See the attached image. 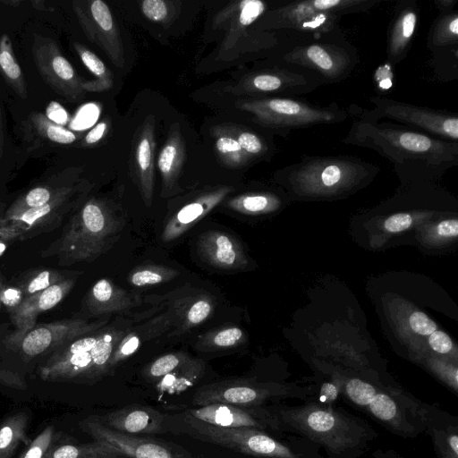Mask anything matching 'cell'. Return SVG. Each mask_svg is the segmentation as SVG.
Returning <instances> with one entry per match:
<instances>
[{
    "label": "cell",
    "mask_w": 458,
    "mask_h": 458,
    "mask_svg": "<svg viewBox=\"0 0 458 458\" xmlns=\"http://www.w3.org/2000/svg\"><path fill=\"white\" fill-rule=\"evenodd\" d=\"M369 148L387 159L406 180H429L458 165V142L412 130L392 121L356 120L342 140Z\"/></svg>",
    "instance_id": "1"
},
{
    "label": "cell",
    "mask_w": 458,
    "mask_h": 458,
    "mask_svg": "<svg viewBox=\"0 0 458 458\" xmlns=\"http://www.w3.org/2000/svg\"><path fill=\"white\" fill-rule=\"evenodd\" d=\"M268 408L276 415L283 432L318 445L327 458H360L378 437L362 418L339 407L321 405L313 397L300 405L274 403Z\"/></svg>",
    "instance_id": "2"
},
{
    "label": "cell",
    "mask_w": 458,
    "mask_h": 458,
    "mask_svg": "<svg viewBox=\"0 0 458 458\" xmlns=\"http://www.w3.org/2000/svg\"><path fill=\"white\" fill-rule=\"evenodd\" d=\"M165 425H175L167 431L176 429L200 441L257 458H325L318 445L293 434L278 437L258 428L219 427L184 412L165 414Z\"/></svg>",
    "instance_id": "3"
},
{
    "label": "cell",
    "mask_w": 458,
    "mask_h": 458,
    "mask_svg": "<svg viewBox=\"0 0 458 458\" xmlns=\"http://www.w3.org/2000/svg\"><path fill=\"white\" fill-rule=\"evenodd\" d=\"M123 223L105 199L92 198L75 210L61 236L42 252L60 266L90 262L118 240Z\"/></svg>",
    "instance_id": "4"
},
{
    "label": "cell",
    "mask_w": 458,
    "mask_h": 458,
    "mask_svg": "<svg viewBox=\"0 0 458 458\" xmlns=\"http://www.w3.org/2000/svg\"><path fill=\"white\" fill-rule=\"evenodd\" d=\"M126 334V330L106 327L59 347L40 366V378L47 382L95 383L111 371V356Z\"/></svg>",
    "instance_id": "5"
},
{
    "label": "cell",
    "mask_w": 458,
    "mask_h": 458,
    "mask_svg": "<svg viewBox=\"0 0 458 458\" xmlns=\"http://www.w3.org/2000/svg\"><path fill=\"white\" fill-rule=\"evenodd\" d=\"M378 172L377 165L353 156H304L275 176L294 191L322 194L352 190L369 182Z\"/></svg>",
    "instance_id": "6"
},
{
    "label": "cell",
    "mask_w": 458,
    "mask_h": 458,
    "mask_svg": "<svg viewBox=\"0 0 458 458\" xmlns=\"http://www.w3.org/2000/svg\"><path fill=\"white\" fill-rule=\"evenodd\" d=\"M345 399L389 432L414 438L423 428L419 420L422 402L396 387H383L360 377L341 376Z\"/></svg>",
    "instance_id": "7"
},
{
    "label": "cell",
    "mask_w": 458,
    "mask_h": 458,
    "mask_svg": "<svg viewBox=\"0 0 458 458\" xmlns=\"http://www.w3.org/2000/svg\"><path fill=\"white\" fill-rule=\"evenodd\" d=\"M236 106L256 124L283 137L293 130L340 123L353 114L352 107L346 109L336 102L322 106L296 97L248 98Z\"/></svg>",
    "instance_id": "8"
},
{
    "label": "cell",
    "mask_w": 458,
    "mask_h": 458,
    "mask_svg": "<svg viewBox=\"0 0 458 458\" xmlns=\"http://www.w3.org/2000/svg\"><path fill=\"white\" fill-rule=\"evenodd\" d=\"M275 59L315 72L324 85L346 80L360 63L358 50L341 30L318 38H301L278 50Z\"/></svg>",
    "instance_id": "9"
},
{
    "label": "cell",
    "mask_w": 458,
    "mask_h": 458,
    "mask_svg": "<svg viewBox=\"0 0 458 458\" xmlns=\"http://www.w3.org/2000/svg\"><path fill=\"white\" fill-rule=\"evenodd\" d=\"M371 109H360L359 119L377 123L384 119L442 140L458 142V115L442 110L376 96L369 98Z\"/></svg>",
    "instance_id": "10"
},
{
    "label": "cell",
    "mask_w": 458,
    "mask_h": 458,
    "mask_svg": "<svg viewBox=\"0 0 458 458\" xmlns=\"http://www.w3.org/2000/svg\"><path fill=\"white\" fill-rule=\"evenodd\" d=\"M308 388L259 383L250 379H230L210 383L199 387L192 397V404L201 407L212 403L242 406H264L267 402L284 399L312 398Z\"/></svg>",
    "instance_id": "11"
},
{
    "label": "cell",
    "mask_w": 458,
    "mask_h": 458,
    "mask_svg": "<svg viewBox=\"0 0 458 458\" xmlns=\"http://www.w3.org/2000/svg\"><path fill=\"white\" fill-rule=\"evenodd\" d=\"M324 85L315 72L275 59L274 63L245 75L232 92L250 98L297 97Z\"/></svg>",
    "instance_id": "12"
},
{
    "label": "cell",
    "mask_w": 458,
    "mask_h": 458,
    "mask_svg": "<svg viewBox=\"0 0 458 458\" xmlns=\"http://www.w3.org/2000/svg\"><path fill=\"white\" fill-rule=\"evenodd\" d=\"M84 188L81 183L67 184L47 203L9 218H0V237L23 241L55 229L79 206Z\"/></svg>",
    "instance_id": "13"
},
{
    "label": "cell",
    "mask_w": 458,
    "mask_h": 458,
    "mask_svg": "<svg viewBox=\"0 0 458 458\" xmlns=\"http://www.w3.org/2000/svg\"><path fill=\"white\" fill-rule=\"evenodd\" d=\"M341 16L320 11L314 0L291 2L267 11L258 27L264 30H280L302 38H318L341 30Z\"/></svg>",
    "instance_id": "14"
},
{
    "label": "cell",
    "mask_w": 458,
    "mask_h": 458,
    "mask_svg": "<svg viewBox=\"0 0 458 458\" xmlns=\"http://www.w3.org/2000/svg\"><path fill=\"white\" fill-rule=\"evenodd\" d=\"M31 52L40 76L54 91L68 101L74 102L84 98L86 92L81 87L83 80L54 39L34 35Z\"/></svg>",
    "instance_id": "15"
},
{
    "label": "cell",
    "mask_w": 458,
    "mask_h": 458,
    "mask_svg": "<svg viewBox=\"0 0 458 458\" xmlns=\"http://www.w3.org/2000/svg\"><path fill=\"white\" fill-rule=\"evenodd\" d=\"M81 429L93 440L104 442L126 458H197L182 448L147 435H131L106 428L96 419L81 422Z\"/></svg>",
    "instance_id": "16"
},
{
    "label": "cell",
    "mask_w": 458,
    "mask_h": 458,
    "mask_svg": "<svg viewBox=\"0 0 458 458\" xmlns=\"http://www.w3.org/2000/svg\"><path fill=\"white\" fill-rule=\"evenodd\" d=\"M182 412L215 426L258 428L278 437H284L288 434L283 432L276 415L268 406L212 403L185 409Z\"/></svg>",
    "instance_id": "17"
},
{
    "label": "cell",
    "mask_w": 458,
    "mask_h": 458,
    "mask_svg": "<svg viewBox=\"0 0 458 458\" xmlns=\"http://www.w3.org/2000/svg\"><path fill=\"white\" fill-rule=\"evenodd\" d=\"M72 8L88 39L98 45L115 66L123 67V41L108 5L102 0L73 1Z\"/></svg>",
    "instance_id": "18"
},
{
    "label": "cell",
    "mask_w": 458,
    "mask_h": 458,
    "mask_svg": "<svg viewBox=\"0 0 458 458\" xmlns=\"http://www.w3.org/2000/svg\"><path fill=\"white\" fill-rule=\"evenodd\" d=\"M105 321L89 322L84 318H66L35 326L19 346L27 357H35L99 330Z\"/></svg>",
    "instance_id": "19"
},
{
    "label": "cell",
    "mask_w": 458,
    "mask_h": 458,
    "mask_svg": "<svg viewBox=\"0 0 458 458\" xmlns=\"http://www.w3.org/2000/svg\"><path fill=\"white\" fill-rule=\"evenodd\" d=\"M77 276L68 277L46 290L24 298L11 310L10 318L14 332L9 336L8 341L19 346L27 333L35 327L38 316L56 306L70 293Z\"/></svg>",
    "instance_id": "20"
},
{
    "label": "cell",
    "mask_w": 458,
    "mask_h": 458,
    "mask_svg": "<svg viewBox=\"0 0 458 458\" xmlns=\"http://www.w3.org/2000/svg\"><path fill=\"white\" fill-rule=\"evenodd\" d=\"M97 420L106 428L131 435H155L166 432L165 414L143 405H128Z\"/></svg>",
    "instance_id": "21"
},
{
    "label": "cell",
    "mask_w": 458,
    "mask_h": 458,
    "mask_svg": "<svg viewBox=\"0 0 458 458\" xmlns=\"http://www.w3.org/2000/svg\"><path fill=\"white\" fill-rule=\"evenodd\" d=\"M231 191L232 188L220 186L199 194L167 220L162 231V240L171 242L179 238L209 213Z\"/></svg>",
    "instance_id": "22"
},
{
    "label": "cell",
    "mask_w": 458,
    "mask_h": 458,
    "mask_svg": "<svg viewBox=\"0 0 458 458\" xmlns=\"http://www.w3.org/2000/svg\"><path fill=\"white\" fill-rule=\"evenodd\" d=\"M155 145V118L149 115L136 137L132 159L135 182L147 207L153 199Z\"/></svg>",
    "instance_id": "23"
},
{
    "label": "cell",
    "mask_w": 458,
    "mask_h": 458,
    "mask_svg": "<svg viewBox=\"0 0 458 458\" xmlns=\"http://www.w3.org/2000/svg\"><path fill=\"white\" fill-rule=\"evenodd\" d=\"M197 248L201 259L216 268L233 270L246 264L242 246L233 235L225 232L202 233L198 239Z\"/></svg>",
    "instance_id": "24"
},
{
    "label": "cell",
    "mask_w": 458,
    "mask_h": 458,
    "mask_svg": "<svg viewBox=\"0 0 458 458\" xmlns=\"http://www.w3.org/2000/svg\"><path fill=\"white\" fill-rule=\"evenodd\" d=\"M418 17L419 7L415 0L403 1L396 6L386 42V56L390 64H397L407 56L416 31Z\"/></svg>",
    "instance_id": "25"
},
{
    "label": "cell",
    "mask_w": 458,
    "mask_h": 458,
    "mask_svg": "<svg viewBox=\"0 0 458 458\" xmlns=\"http://www.w3.org/2000/svg\"><path fill=\"white\" fill-rule=\"evenodd\" d=\"M420 420L432 439L437 458H458L457 417L425 403Z\"/></svg>",
    "instance_id": "26"
},
{
    "label": "cell",
    "mask_w": 458,
    "mask_h": 458,
    "mask_svg": "<svg viewBox=\"0 0 458 458\" xmlns=\"http://www.w3.org/2000/svg\"><path fill=\"white\" fill-rule=\"evenodd\" d=\"M184 159L185 143L179 124L174 123L157 158V166L162 177L163 197H171L182 191L178 180Z\"/></svg>",
    "instance_id": "27"
},
{
    "label": "cell",
    "mask_w": 458,
    "mask_h": 458,
    "mask_svg": "<svg viewBox=\"0 0 458 458\" xmlns=\"http://www.w3.org/2000/svg\"><path fill=\"white\" fill-rule=\"evenodd\" d=\"M267 10V4L260 0H242L222 10L215 19L218 27L225 24L227 29L222 49L229 50L233 47L247 28L258 21Z\"/></svg>",
    "instance_id": "28"
},
{
    "label": "cell",
    "mask_w": 458,
    "mask_h": 458,
    "mask_svg": "<svg viewBox=\"0 0 458 458\" xmlns=\"http://www.w3.org/2000/svg\"><path fill=\"white\" fill-rule=\"evenodd\" d=\"M138 305H140L138 296L106 278L97 281L86 298V308L93 316L127 310Z\"/></svg>",
    "instance_id": "29"
},
{
    "label": "cell",
    "mask_w": 458,
    "mask_h": 458,
    "mask_svg": "<svg viewBox=\"0 0 458 458\" xmlns=\"http://www.w3.org/2000/svg\"><path fill=\"white\" fill-rule=\"evenodd\" d=\"M26 137L36 140L38 143H53L56 145H70L78 140V135L61 126L40 112H31L26 120L22 121Z\"/></svg>",
    "instance_id": "30"
},
{
    "label": "cell",
    "mask_w": 458,
    "mask_h": 458,
    "mask_svg": "<svg viewBox=\"0 0 458 458\" xmlns=\"http://www.w3.org/2000/svg\"><path fill=\"white\" fill-rule=\"evenodd\" d=\"M42 458H126L114 447L100 441L85 445L51 444Z\"/></svg>",
    "instance_id": "31"
},
{
    "label": "cell",
    "mask_w": 458,
    "mask_h": 458,
    "mask_svg": "<svg viewBox=\"0 0 458 458\" xmlns=\"http://www.w3.org/2000/svg\"><path fill=\"white\" fill-rule=\"evenodd\" d=\"M30 416L20 411L6 417L0 425V458H11L21 443L32 440L26 435Z\"/></svg>",
    "instance_id": "32"
},
{
    "label": "cell",
    "mask_w": 458,
    "mask_h": 458,
    "mask_svg": "<svg viewBox=\"0 0 458 458\" xmlns=\"http://www.w3.org/2000/svg\"><path fill=\"white\" fill-rule=\"evenodd\" d=\"M73 47L84 65L95 75L93 81H84L81 87L85 92H102L113 86V74L101 59L81 43L74 42Z\"/></svg>",
    "instance_id": "33"
},
{
    "label": "cell",
    "mask_w": 458,
    "mask_h": 458,
    "mask_svg": "<svg viewBox=\"0 0 458 458\" xmlns=\"http://www.w3.org/2000/svg\"><path fill=\"white\" fill-rule=\"evenodd\" d=\"M458 46V11L440 13L429 29L427 47L435 50Z\"/></svg>",
    "instance_id": "34"
},
{
    "label": "cell",
    "mask_w": 458,
    "mask_h": 458,
    "mask_svg": "<svg viewBox=\"0 0 458 458\" xmlns=\"http://www.w3.org/2000/svg\"><path fill=\"white\" fill-rule=\"evenodd\" d=\"M0 71L6 82L23 98H27V88L21 68L20 67L7 34L0 38Z\"/></svg>",
    "instance_id": "35"
},
{
    "label": "cell",
    "mask_w": 458,
    "mask_h": 458,
    "mask_svg": "<svg viewBox=\"0 0 458 458\" xmlns=\"http://www.w3.org/2000/svg\"><path fill=\"white\" fill-rule=\"evenodd\" d=\"M66 185L65 183L61 184V182H52L38 185L30 189L21 195L1 218H9L47 203Z\"/></svg>",
    "instance_id": "36"
},
{
    "label": "cell",
    "mask_w": 458,
    "mask_h": 458,
    "mask_svg": "<svg viewBox=\"0 0 458 458\" xmlns=\"http://www.w3.org/2000/svg\"><path fill=\"white\" fill-rule=\"evenodd\" d=\"M233 132L250 161L266 159L272 156L275 147L271 138L267 139L266 135L250 127L236 126Z\"/></svg>",
    "instance_id": "37"
},
{
    "label": "cell",
    "mask_w": 458,
    "mask_h": 458,
    "mask_svg": "<svg viewBox=\"0 0 458 458\" xmlns=\"http://www.w3.org/2000/svg\"><path fill=\"white\" fill-rule=\"evenodd\" d=\"M215 147L219 159L227 166L240 168L251 162L230 128L216 130Z\"/></svg>",
    "instance_id": "38"
},
{
    "label": "cell",
    "mask_w": 458,
    "mask_h": 458,
    "mask_svg": "<svg viewBox=\"0 0 458 458\" xmlns=\"http://www.w3.org/2000/svg\"><path fill=\"white\" fill-rule=\"evenodd\" d=\"M179 271L160 265H145L136 267L129 275V282L134 286H147L165 283L175 278Z\"/></svg>",
    "instance_id": "39"
},
{
    "label": "cell",
    "mask_w": 458,
    "mask_h": 458,
    "mask_svg": "<svg viewBox=\"0 0 458 458\" xmlns=\"http://www.w3.org/2000/svg\"><path fill=\"white\" fill-rule=\"evenodd\" d=\"M80 274L78 272H64L55 269H42L30 275L19 288L21 290L24 299L46 290L68 277Z\"/></svg>",
    "instance_id": "40"
},
{
    "label": "cell",
    "mask_w": 458,
    "mask_h": 458,
    "mask_svg": "<svg viewBox=\"0 0 458 458\" xmlns=\"http://www.w3.org/2000/svg\"><path fill=\"white\" fill-rule=\"evenodd\" d=\"M276 204V196L267 193H245L228 202V207L240 213L256 214L267 210Z\"/></svg>",
    "instance_id": "41"
},
{
    "label": "cell",
    "mask_w": 458,
    "mask_h": 458,
    "mask_svg": "<svg viewBox=\"0 0 458 458\" xmlns=\"http://www.w3.org/2000/svg\"><path fill=\"white\" fill-rule=\"evenodd\" d=\"M185 366L182 372H178L177 368L173 372L161 378L162 380L157 384L158 390L170 394L179 393L184 388L193 385L198 377L197 364H189L188 368Z\"/></svg>",
    "instance_id": "42"
},
{
    "label": "cell",
    "mask_w": 458,
    "mask_h": 458,
    "mask_svg": "<svg viewBox=\"0 0 458 458\" xmlns=\"http://www.w3.org/2000/svg\"><path fill=\"white\" fill-rule=\"evenodd\" d=\"M190 360L185 353H168L148 364L143 375L149 380H159Z\"/></svg>",
    "instance_id": "43"
},
{
    "label": "cell",
    "mask_w": 458,
    "mask_h": 458,
    "mask_svg": "<svg viewBox=\"0 0 458 458\" xmlns=\"http://www.w3.org/2000/svg\"><path fill=\"white\" fill-rule=\"evenodd\" d=\"M242 337L243 332L241 328L236 327H225L208 335L202 348L211 350L234 347L240 344Z\"/></svg>",
    "instance_id": "44"
},
{
    "label": "cell",
    "mask_w": 458,
    "mask_h": 458,
    "mask_svg": "<svg viewBox=\"0 0 458 458\" xmlns=\"http://www.w3.org/2000/svg\"><path fill=\"white\" fill-rule=\"evenodd\" d=\"M173 4V2L164 0H144L140 4V9L149 21L165 22L171 18L174 11Z\"/></svg>",
    "instance_id": "45"
},
{
    "label": "cell",
    "mask_w": 458,
    "mask_h": 458,
    "mask_svg": "<svg viewBox=\"0 0 458 458\" xmlns=\"http://www.w3.org/2000/svg\"><path fill=\"white\" fill-rule=\"evenodd\" d=\"M53 426L45 428L31 442L19 458H42L54 439Z\"/></svg>",
    "instance_id": "46"
},
{
    "label": "cell",
    "mask_w": 458,
    "mask_h": 458,
    "mask_svg": "<svg viewBox=\"0 0 458 458\" xmlns=\"http://www.w3.org/2000/svg\"><path fill=\"white\" fill-rule=\"evenodd\" d=\"M343 393V380L341 376L335 380L321 384L318 395L313 399L321 405L333 407Z\"/></svg>",
    "instance_id": "47"
},
{
    "label": "cell",
    "mask_w": 458,
    "mask_h": 458,
    "mask_svg": "<svg viewBox=\"0 0 458 458\" xmlns=\"http://www.w3.org/2000/svg\"><path fill=\"white\" fill-rule=\"evenodd\" d=\"M212 310V303L208 299H199L188 310L184 326L190 327L199 325L209 317Z\"/></svg>",
    "instance_id": "48"
},
{
    "label": "cell",
    "mask_w": 458,
    "mask_h": 458,
    "mask_svg": "<svg viewBox=\"0 0 458 458\" xmlns=\"http://www.w3.org/2000/svg\"><path fill=\"white\" fill-rule=\"evenodd\" d=\"M410 327L415 333L429 335L437 330V325L425 313L413 312L409 318Z\"/></svg>",
    "instance_id": "49"
},
{
    "label": "cell",
    "mask_w": 458,
    "mask_h": 458,
    "mask_svg": "<svg viewBox=\"0 0 458 458\" xmlns=\"http://www.w3.org/2000/svg\"><path fill=\"white\" fill-rule=\"evenodd\" d=\"M428 344L437 353H448L453 348V342L449 335L442 331H435L429 335Z\"/></svg>",
    "instance_id": "50"
},
{
    "label": "cell",
    "mask_w": 458,
    "mask_h": 458,
    "mask_svg": "<svg viewBox=\"0 0 458 458\" xmlns=\"http://www.w3.org/2000/svg\"><path fill=\"white\" fill-rule=\"evenodd\" d=\"M412 224V216L408 213H397L385 221V228L391 233L408 229Z\"/></svg>",
    "instance_id": "51"
},
{
    "label": "cell",
    "mask_w": 458,
    "mask_h": 458,
    "mask_svg": "<svg viewBox=\"0 0 458 458\" xmlns=\"http://www.w3.org/2000/svg\"><path fill=\"white\" fill-rule=\"evenodd\" d=\"M109 127V122L102 120L97 123L83 138L81 146L88 147L97 144L106 134Z\"/></svg>",
    "instance_id": "52"
},
{
    "label": "cell",
    "mask_w": 458,
    "mask_h": 458,
    "mask_svg": "<svg viewBox=\"0 0 458 458\" xmlns=\"http://www.w3.org/2000/svg\"><path fill=\"white\" fill-rule=\"evenodd\" d=\"M46 115L52 122L64 126L69 120V114L64 107L56 101L48 104L46 109Z\"/></svg>",
    "instance_id": "53"
},
{
    "label": "cell",
    "mask_w": 458,
    "mask_h": 458,
    "mask_svg": "<svg viewBox=\"0 0 458 458\" xmlns=\"http://www.w3.org/2000/svg\"><path fill=\"white\" fill-rule=\"evenodd\" d=\"M23 300V294L19 287L4 288L1 295V303L5 305L9 311L15 309Z\"/></svg>",
    "instance_id": "54"
},
{
    "label": "cell",
    "mask_w": 458,
    "mask_h": 458,
    "mask_svg": "<svg viewBox=\"0 0 458 458\" xmlns=\"http://www.w3.org/2000/svg\"><path fill=\"white\" fill-rule=\"evenodd\" d=\"M0 382L17 389L26 388L24 380L19 375L7 369H0Z\"/></svg>",
    "instance_id": "55"
},
{
    "label": "cell",
    "mask_w": 458,
    "mask_h": 458,
    "mask_svg": "<svg viewBox=\"0 0 458 458\" xmlns=\"http://www.w3.org/2000/svg\"><path fill=\"white\" fill-rule=\"evenodd\" d=\"M437 233L444 237H456L458 235L457 219L441 221L437 225Z\"/></svg>",
    "instance_id": "56"
},
{
    "label": "cell",
    "mask_w": 458,
    "mask_h": 458,
    "mask_svg": "<svg viewBox=\"0 0 458 458\" xmlns=\"http://www.w3.org/2000/svg\"><path fill=\"white\" fill-rule=\"evenodd\" d=\"M434 3L440 13H445L454 10L457 0H436Z\"/></svg>",
    "instance_id": "57"
},
{
    "label": "cell",
    "mask_w": 458,
    "mask_h": 458,
    "mask_svg": "<svg viewBox=\"0 0 458 458\" xmlns=\"http://www.w3.org/2000/svg\"><path fill=\"white\" fill-rule=\"evenodd\" d=\"M31 4L35 9L39 11H54V8L47 5V2L45 0H33L31 1Z\"/></svg>",
    "instance_id": "58"
},
{
    "label": "cell",
    "mask_w": 458,
    "mask_h": 458,
    "mask_svg": "<svg viewBox=\"0 0 458 458\" xmlns=\"http://www.w3.org/2000/svg\"><path fill=\"white\" fill-rule=\"evenodd\" d=\"M3 146H4V131H3V119H2V110L0 106V158L3 153Z\"/></svg>",
    "instance_id": "59"
},
{
    "label": "cell",
    "mask_w": 458,
    "mask_h": 458,
    "mask_svg": "<svg viewBox=\"0 0 458 458\" xmlns=\"http://www.w3.org/2000/svg\"><path fill=\"white\" fill-rule=\"evenodd\" d=\"M4 4L11 5L12 7H18L21 2L20 0H1Z\"/></svg>",
    "instance_id": "60"
},
{
    "label": "cell",
    "mask_w": 458,
    "mask_h": 458,
    "mask_svg": "<svg viewBox=\"0 0 458 458\" xmlns=\"http://www.w3.org/2000/svg\"><path fill=\"white\" fill-rule=\"evenodd\" d=\"M4 289V284L3 277L0 275V305L2 304L1 303V295H2V293H3Z\"/></svg>",
    "instance_id": "61"
},
{
    "label": "cell",
    "mask_w": 458,
    "mask_h": 458,
    "mask_svg": "<svg viewBox=\"0 0 458 458\" xmlns=\"http://www.w3.org/2000/svg\"><path fill=\"white\" fill-rule=\"evenodd\" d=\"M6 249V244L0 240V256L4 253Z\"/></svg>",
    "instance_id": "62"
}]
</instances>
